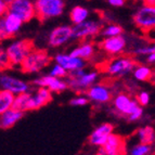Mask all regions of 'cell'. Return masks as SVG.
Masks as SVG:
<instances>
[{
	"label": "cell",
	"instance_id": "obj_1",
	"mask_svg": "<svg viewBox=\"0 0 155 155\" xmlns=\"http://www.w3.org/2000/svg\"><path fill=\"white\" fill-rule=\"evenodd\" d=\"M137 61L129 55H117L104 64L103 72L110 77L120 78L132 74Z\"/></svg>",
	"mask_w": 155,
	"mask_h": 155
},
{
	"label": "cell",
	"instance_id": "obj_2",
	"mask_svg": "<svg viewBox=\"0 0 155 155\" xmlns=\"http://www.w3.org/2000/svg\"><path fill=\"white\" fill-rule=\"evenodd\" d=\"M99 73L97 71L86 72L85 68L72 71L68 73L67 84L70 89L75 92H86L91 86L97 84Z\"/></svg>",
	"mask_w": 155,
	"mask_h": 155
},
{
	"label": "cell",
	"instance_id": "obj_3",
	"mask_svg": "<svg viewBox=\"0 0 155 155\" xmlns=\"http://www.w3.org/2000/svg\"><path fill=\"white\" fill-rule=\"evenodd\" d=\"M34 49L33 41L29 39H16L12 41L5 48V52L8 55L10 68L21 67L24 60Z\"/></svg>",
	"mask_w": 155,
	"mask_h": 155
},
{
	"label": "cell",
	"instance_id": "obj_4",
	"mask_svg": "<svg viewBox=\"0 0 155 155\" xmlns=\"http://www.w3.org/2000/svg\"><path fill=\"white\" fill-rule=\"evenodd\" d=\"M50 62H51V57L47 50L33 49L27 58L24 60L20 68L27 74H35L41 72L44 68L49 66Z\"/></svg>",
	"mask_w": 155,
	"mask_h": 155
},
{
	"label": "cell",
	"instance_id": "obj_5",
	"mask_svg": "<svg viewBox=\"0 0 155 155\" xmlns=\"http://www.w3.org/2000/svg\"><path fill=\"white\" fill-rule=\"evenodd\" d=\"M36 18L40 21L58 18L64 12L65 3L63 0H36Z\"/></svg>",
	"mask_w": 155,
	"mask_h": 155
},
{
	"label": "cell",
	"instance_id": "obj_6",
	"mask_svg": "<svg viewBox=\"0 0 155 155\" xmlns=\"http://www.w3.org/2000/svg\"><path fill=\"white\" fill-rule=\"evenodd\" d=\"M112 105H113L114 111L118 115L126 117V118H128L132 113H134L141 106L138 103L137 99L131 98L128 93L125 92L117 93L112 100Z\"/></svg>",
	"mask_w": 155,
	"mask_h": 155
},
{
	"label": "cell",
	"instance_id": "obj_7",
	"mask_svg": "<svg viewBox=\"0 0 155 155\" xmlns=\"http://www.w3.org/2000/svg\"><path fill=\"white\" fill-rule=\"evenodd\" d=\"M132 21L138 28L144 33L155 29V7L143 5L132 16Z\"/></svg>",
	"mask_w": 155,
	"mask_h": 155
},
{
	"label": "cell",
	"instance_id": "obj_8",
	"mask_svg": "<svg viewBox=\"0 0 155 155\" xmlns=\"http://www.w3.org/2000/svg\"><path fill=\"white\" fill-rule=\"evenodd\" d=\"M102 24L94 20H87L83 23L73 26V39L86 40L88 38L98 36L102 31Z\"/></svg>",
	"mask_w": 155,
	"mask_h": 155
},
{
	"label": "cell",
	"instance_id": "obj_9",
	"mask_svg": "<svg viewBox=\"0 0 155 155\" xmlns=\"http://www.w3.org/2000/svg\"><path fill=\"white\" fill-rule=\"evenodd\" d=\"M24 22L18 15L8 12L3 16H1L0 20V38L1 41L5 39L14 37L20 31Z\"/></svg>",
	"mask_w": 155,
	"mask_h": 155
},
{
	"label": "cell",
	"instance_id": "obj_10",
	"mask_svg": "<svg viewBox=\"0 0 155 155\" xmlns=\"http://www.w3.org/2000/svg\"><path fill=\"white\" fill-rule=\"evenodd\" d=\"M9 12L18 15L24 23L36 18V7L31 0H13L9 3Z\"/></svg>",
	"mask_w": 155,
	"mask_h": 155
},
{
	"label": "cell",
	"instance_id": "obj_11",
	"mask_svg": "<svg viewBox=\"0 0 155 155\" xmlns=\"http://www.w3.org/2000/svg\"><path fill=\"white\" fill-rule=\"evenodd\" d=\"M0 87L3 90L11 91L15 96L31 91V86L27 81L8 73H3L0 76Z\"/></svg>",
	"mask_w": 155,
	"mask_h": 155
},
{
	"label": "cell",
	"instance_id": "obj_12",
	"mask_svg": "<svg viewBox=\"0 0 155 155\" xmlns=\"http://www.w3.org/2000/svg\"><path fill=\"white\" fill-rule=\"evenodd\" d=\"M101 50H103L109 55H120L127 49V39L123 35L114 37H106L103 38L99 44Z\"/></svg>",
	"mask_w": 155,
	"mask_h": 155
},
{
	"label": "cell",
	"instance_id": "obj_13",
	"mask_svg": "<svg viewBox=\"0 0 155 155\" xmlns=\"http://www.w3.org/2000/svg\"><path fill=\"white\" fill-rule=\"evenodd\" d=\"M86 96L88 97L89 101L96 104H105L113 100V92L110 86L105 84L97 83L92 85L86 91Z\"/></svg>",
	"mask_w": 155,
	"mask_h": 155
},
{
	"label": "cell",
	"instance_id": "obj_14",
	"mask_svg": "<svg viewBox=\"0 0 155 155\" xmlns=\"http://www.w3.org/2000/svg\"><path fill=\"white\" fill-rule=\"evenodd\" d=\"M73 39V27L70 25L57 26L50 31L48 36V45L51 48H59L70 42Z\"/></svg>",
	"mask_w": 155,
	"mask_h": 155
},
{
	"label": "cell",
	"instance_id": "obj_15",
	"mask_svg": "<svg viewBox=\"0 0 155 155\" xmlns=\"http://www.w3.org/2000/svg\"><path fill=\"white\" fill-rule=\"evenodd\" d=\"M33 85L38 88V87H45V88H48L49 90H51L53 93H60L65 91L66 89H68V84H67V80H64L63 78H58L54 76L50 75H44L40 76V77L34 79Z\"/></svg>",
	"mask_w": 155,
	"mask_h": 155
},
{
	"label": "cell",
	"instance_id": "obj_16",
	"mask_svg": "<svg viewBox=\"0 0 155 155\" xmlns=\"http://www.w3.org/2000/svg\"><path fill=\"white\" fill-rule=\"evenodd\" d=\"M99 152L102 155H124L126 153L125 139L122 136L113 132L105 144L99 149Z\"/></svg>",
	"mask_w": 155,
	"mask_h": 155
},
{
	"label": "cell",
	"instance_id": "obj_17",
	"mask_svg": "<svg viewBox=\"0 0 155 155\" xmlns=\"http://www.w3.org/2000/svg\"><path fill=\"white\" fill-rule=\"evenodd\" d=\"M114 132V126L111 123H103L96 127L88 138V142L91 145L101 147L105 144L109 137Z\"/></svg>",
	"mask_w": 155,
	"mask_h": 155
},
{
	"label": "cell",
	"instance_id": "obj_18",
	"mask_svg": "<svg viewBox=\"0 0 155 155\" xmlns=\"http://www.w3.org/2000/svg\"><path fill=\"white\" fill-rule=\"evenodd\" d=\"M54 62L58 64L62 65L67 72L70 73L72 71L80 70V68H85L86 61L80 58L74 57L68 52V53H57L53 58Z\"/></svg>",
	"mask_w": 155,
	"mask_h": 155
},
{
	"label": "cell",
	"instance_id": "obj_19",
	"mask_svg": "<svg viewBox=\"0 0 155 155\" xmlns=\"http://www.w3.org/2000/svg\"><path fill=\"white\" fill-rule=\"evenodd\" d=\"M24 112L16 110L14 107L0 114V127L1 129H10L13 126H15L16 123H18L23 118Z\"/></svg>",
	"mask_w": 155,
	"mask_h": 155
},
{
	"label": "cell",
	"instance_id": "obj_20",
	"mask_svg": "<svg viewBox=\"0 0 155 155\" xmlns=\"http://www.w3.org/2000/svg\"><path fill=\"white\" fill-rule=\"evenodd\" d=\"M70 53L72 55H74V57L80 58V59L85 60V61H89L96 54V48H94V45L92 42L84 40L81 44L75 47Z\"/></svg>",
	"mask_w": 155,
	"mask_h": 155
},
{
	"label": "cell",
	"instance_id": "obj_21",
	"mask_svg": "<svg viewBox=\"0 0 155 155\" xmlns=\"http://www.w3.org/2000/svg\"><path fill=\"white\" fill-rule=\"evenodd\" d=\"M52 91L45 87H38L33 92V109L38 110L52 100Z\"/></svg>",
	"mask_w": 155,
	"mask_h": 155
},
{
	"label": "cell",
	"instance_id": "obj_22",
	"mask_svg": "<svg viewBox=\"0 0 155 155\" xmlns=\"http://www.w3.org/2000/svg\"><path fill=\"white\" fill-rule=\"evenodd\" d=\"M13 107L16 110H20L22 112H28L34 111L33 109V92H24L21 94H18L13 104Z\"/></svg>",
	"mask_w": 155,
	"mask_h": 155
},
{
	"label": "cell",
	"instance_id": "obj_23",
	"mask_svg": "<svg viewBox=\"0 0 155 155\" xmlns=\"http://www.w3.org/2000/svg\"><path fill=\"white\" fill-rule=\"evenodd\" d=\"M153 75H154V70H153L151 65L149 64H137V66L134 67V72H132V76H134V80L137 81H150L153 79Z\"/></svg>",
	"mask_w": 155,
	"mask_h": 155
},
{
	"label": "cell",
	"instance_id": "obj_24",
	"mask_svg": "<svg viewBox=\"0 0 155 155\" xmlns=\"http://www.w3.org/2000/svg\"><path fill=\"white\" fill-rule=\"evenodd\" d=\"M136 137L141 143L151 144L155 142V128L153 126H143L138 128L136 131Z\"/></svg>",
	"mask_w": 155,
	"mask_h": 155
},
{
	"label": "cell",
	"instance_id": "obj_25",
	"mask_svg": "<svg viewBox=\"0 0 155 155\" xmlns=\"http://www.w3.org/2000/svg\"><path fill=\"white\" fill-rule=\"evenodd\" d=\"M16 96L8 90H0V114L12 109Z\"/></svg>",
	"mask_w": 155,
	"mask_h": 155
},
{
	"label": "cell",
	"instance_id": "obj_26",
	"mask_svg": "<svg viewBox=\"0 0 155 155\" xmlns=\"http://www.w3.org/2000/svg\"><path fill=\"white\" fill-rule=\"evenodd\" d=\"M89 16V11L81 5H76L71 10L70 12V20L74 25L87 21Z\"/></svg>",
	"mask_w": 155,
	"mask_h": 155
},
{
	"label": "cell",
	"instance_id": "obj_27",
	"mask_svg": "<svg viewBox=\"0 0 155 155\" xmlns=\"http://www.w3.org/2000/svg\"><path fill=\"white\" fill-rule=\"evenodd\" d=\"M123 27L118 24H107L106 26H104L102 31H101V36L103 38L106 37H114V36H119V35H123Z\"/></svg>",
	"mask_w": 155,
	"mask_h": 155
},
{
	"label": "cell",
	"instance_id": "obj_28",
	"mask_svg": "<svg viewBox=\"0 0 155 155\" xmlns=\"http://www.w3.org/2000/svg\"><path fill=\"white\" fill-rule=\"evenodd\" d=\"M155 52V40L152 42H147L145 45L136 47L132 50V54L138 55V57H147V55L154 53Z\"/></svg>",
	"mask_w": 155,
	"mask_h": 155
},
{
	"label": "cell",
	"instance_id": "obj_29",
	"mask_svg": "<svg viewBox=\"0 0 155 155\" xmlns=\"http://www.w3.org/2000/svg\"><path fill=\"white\" fill-rule=\"evenodd\" d=\"M152 152V145L147 143H137L129 149V155H150Z\"/></svg>",
	"mask_w": 155,
	"mask_h": 155
},
{
	"label": "cell",
	"instance_id": "obj_30",
	"mask_svg": "<svg viewBox=\"0 0 155 155\" xmlns=\"http://www.w3.org/2000/svg\"><path fill=\"white\" fill-rule=\"evenodd\" d=\"M50 75L54 76V77H58V78H66L68 77V72L65 70L64 67L62 65L58 64V63H54V64L52 65V67L50 68Z\"/></svg>",
	"mask_w": 155,
	"mask_h": 155
},
{
	"label": "cell",
	"instance_id": "obj_31",
	"mask_svg": "<svg viewBox=\"0 0 155 155\" xmlns=\"http://www.w3.org/2000/svg\"><path fill=\"white\" fill-rule=\"evenodd\" d=\"M89 99L87 96H83V94H79V96L74 97L73 99H71L70 104L72 106H77V107H83L88 104Z\"/></svg>",
	"mask_w": 155,
	"mask_h": 155
},
{
	"label": "cell",
	"instance_id": "obj_32",
	"mask_svg": "<svg viewBox=\"0 0 155 155\" xmlns=\"http://www.w3.org/2000/svg\"><path fill=\"white\" fill-rule=\"evenodd\" d=\"M136 99H137L138 103H139L141 106H147V105H149V103H150L151 97H150V93L147 92V91L142 90L137 93Z\"/></svg>",
	"mask_w": 155,
	"mask_h": 155
},
{
	"label": "cell",
	"instance_id": "obj_33",
	"mask_svg": "<svg viewBox=\"0 0 155 155\" xmlns=\"http://www.w3.org/2000/svg\"><path fill=\"white\" fill-rule=\"evenodd\" d=\"M0 67H1V71H5L7 68H10V63H9L8 55H7V52L5 49L1 47L0 49Z\"/></svg>",
	"mask_w": 155,
	"mask_h": 155
},
{
	"label": "cell",
	"instance_id": "obj_34",
	"mask_svg": "<svg viewBox=\"0 0 155 155\" xmlns=\"http://www.w3.org/2000/svg\"><path fill=\"white\" fill-rule=\"evenodd\" d=\"M142 116H143V106H140L137 111L134 112V113H132L131 115L127 118V120H129L130 123L138 122V120H140V119L142 118Z\"/></svg>",
	"mask_w": 155,
	"mask_h": 155
},
{
	"label": "cell",
	"instance_id": "obj_35",
	"mask_svg": "<svg viewBox=\"0 0 155 155\" xmlns=\"http://www.w3.org/2000/svg\"><path fill=\"white\" fill-rule=\"evenodd\" d=\"M9 12V3H7L5 0H0V14L3 16Z\"/></svg>",
	"mask_w": 155,
	"mask_h": 155
},
{
	"label": "cell",
	"instance_id": "obj_36",
	"mask_svg": "<svg viewBox=\"0 0 155 155\" xmlns=\"http://www.w3.org/2000/svg\"><path fill=\"white\" fill-rule=\"evenodd\" d=\"M107 2H109L112 7H116V8H118V7H123V5H125L126 0H107Z\"/></svg>",
	"mask_w": 155,
	"mask_h": 155
},
{
	"label": "cell",
	"instance_id": "obj_37",
	"mask_svg": "<svg viewBox=\"0 0 155 155\" xmlns=\"http://www.w3.org/2000/svg\"><path fill=\"white\" fill-rule=\"evenodd\" d=\"M145 63L149 65H155V52L145 57Z\"/></svg>",
	"mask_w": 155,
	"mask_h": 155
},
{
	"label": "cell",
	"instance_id": "obj_38",
	"mask_svg": "<svg viewBox=\"0 0 155 155\" xmlns=\"http://www.w3.org/2000/svg\"><path fill=\"white\" fill-rule=\"evenodd\" d=\"M143 5H152V7H155V0H142Z\"/></svg>",
	"mask_w": 155,
	"mask_h": 155
},
{
	"label": "cell",
	"instance_id": "obj_39",
	"mask_svg": "<svg viewBox=\"0 0 155 155\" xmlns=\"http://www.w3.org/2000/svg\"><path fill=\"white\" fill-rule=\"evenodd\" d=\"M152 81H153V84L155 85V70H154V75H153V79H152Z\"/></svg>",
	"mask_w": 155,
	"mask_h": 155
},
{
	"label": "cell",
	"instance_id": "obj_40",
	"mask_svg": "<svg viewBox=\"0 0 155 155\" xmlns=\"http://www.w3.org/2000/svg\"><path fill=\"white\" fill-rule=\"evenodd\" d=\"M91 155H102V154H101V153L98 151V152H97V153H94V154H91Z\"/></svg>",
	"mask_w": 155,
	"mask_h": 155
},
{
	"label": "cell",
	"instance_id": "obj_41",
	"mask_svg": "<svg viewBox=\"0 0 155 155\" xmlns=\"http://www.w3.org/2000/svg\"><path fill=\"white\" fill-rule=\"evenodd\" d=\"M5 2H7V3H10V2H12L13 0H5Z\"/></svg>",
	"mask_w": 155,
	"mask_h": 155
}]
</instances>
